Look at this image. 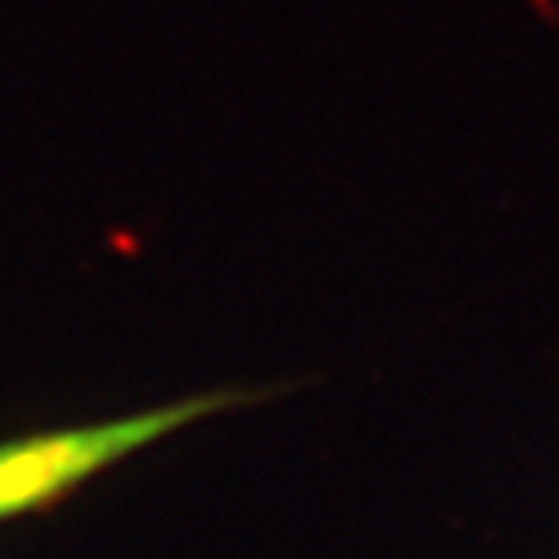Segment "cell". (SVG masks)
<instances>
[{"label":"cell","instance_id":"6da1fadb","mask_svg":"<svg viewBox=\"0 0 559 559\" xmlns=\"http://www.w3.org/2000/svg\"><path fill=\"white\" fill-rule=\"evenodd\" d=\"M241 401V393H210L156 412H140V416L109 419V424L9 439V443H0V521L55 506L70 489H79L94 474L109 471L140 447L156 443V439L171 436L175 428Z\"/></svg>","mask_w":559,"mask_h":559}]
</instances>
